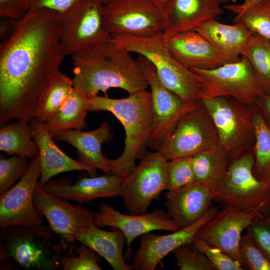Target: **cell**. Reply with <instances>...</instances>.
I'll return each instance as SVG.
<instances>
[{"label":"cell","mask_w":270,"mask_h":270,"mask_svg":"<svg viewBox=\"0 0 270 270\" xmlns=\"http://www.w3.org/2000/svg\"><path fill=\"white\" fill-rule=\"evenodd\" d=\"M196 30L215 48L228 55L239 57L254 34L242 24H228L209 20L200 25Z\"/></svg>","instance_id":"26"},{"label":"cell","mask_w":270,"mask_h":270,"mask_svg":"<svg viewBox=\"0 0 270 270\" xmlns=\"http://www.w3.org/2000/svg\"><path fill=\"white\" fill-rule=\"evenodd\" d=\"M0 260H12L24 269L54 270L60 268L58 252L52 246L53 232L43 225L15 226L2 228Z\"/></svg>","instance_id":"6"},{"label":"cell","mask_w":270,"mask_h":270,"mask_svg":"<svg viewBox=\"0 0 270 270\" xmlns=\"http://www.w3.org/2000/svg\"><path fill=\"white\" fill-rule=\"evenodd\" d=\"M166 42L172 56L188 69L214 68L240 58L222 52L196 30L174 34Z\"/></svg>","instance_id":"19"},{"label":"cell","mask_w":270,"mask_h":270,"mask_svg":"<svg viewBox=\"0 0 270 270\" xmlns=\"http://www.w3.org/2000/svg\"><path fill=\"white\" fill-rule=\"evenodd\" d=\"M104 6L100 0H78L58 14L60 42L66 56L82 53L109 38L103 24Z\"/></svg>","instance_id":"7"},{"label":"cell","mask_w":270,"mask_h":270,"mask_svg":"<svg viewBox=\"0 0 270 270\" xmlns=\"http://www.w3.org/2000/svg\"><path fill=\"white\" fill-rule=\"evenodd\" d=\"M228 162V154L220 144L192 156L196 181L218 192L225 182Z\"/></svg>","instance_id":"28"},{"label":"cell","mask_w":270,"mask_h":270,"mask_svg":"<svg viewBox=\"0 0 270 270\" xmlns=\"http://www.w3.org/2000/svg\"><path fill=\"white\" fill-rule=\"evenodd\" d=\"M262 218L260 212H246L227 206L203 225L196 236L217 248L244 268L239 252L242 234L252 223Z\"/></svg>","instance_id":"15"},{"label":"cell","mask_w":270,"mask_h":270,"mask_svg":"<svg viewBox=\"0 0 270 270\" xmlns=\"http://www.w3.org/2000/svg\"><path fill=\"white\" fill-rule=\"evenodd\" d=\"M220 4H227L230 2H236L237 0H216Z\"/></svg>","instance_id":"45"},{"label":"cell","mask_w":270,"mask_h":270,"mask_svg":"<svg viewBox=\"0 0 270 270\" xmlns=\"http://www.w3.org/2000/svg\"><path fill=\"white\" fill-rule=\"evenodd\" d=\"M104 5L107 4L112 0H100Z\"/></svg>","instance_id":"47"},{"label":"cell","mask_w":270,"mask_h":270,"mask_svg":"<svg viewBox=\"0 0 270 270\" xmlns=\"http://www.w3.org/2000/svg\"><path fill=\"white\" fill-rule=\"evenodd\" d=\"M218 145L216 128L201 102L197 108L181 118L168 140L158 151L170 160L192 156Z\"/></svg>","instance_id":"13"},{"label":"cell","mask_w":270,"mask_h":270,"mask_svg":"<svg viewBox=\"0 0 270 270\" xmlns=\"http://www.w3.org/2000/svg\"><path fill=\"white\" fill-rule=\"evenodd\" d=\"M117 46L145 58L154 66L158 78L167 89L188 102L202 99V78L170 54L162 34L150 36L110 35Z\"/></svg>","instance_id":"4"},{"label":"cell","mask_w":270,"mask_h":270,"mask_svg":"<svg viewBox=\"0 0 270 270\" xmlns=\"http://www.w3.org/2000/svg\"><path fill=\"white\" fill-rule=\"evenodd\" d=\"M89 98L79 88L74 86L62 106L45 122L54 138L70 130H82L86 126Z\"/></svg>","instance_id":"27"},{"label":"cell","mask_w":270,"mask_h":270,"mask_svg":"<svg viewBox=\"0 0 270 270\" xmlns=\"http://www.w3.org/2000/svg\"><path fill=\"white\" fill-rule=\"evenodd\" d=\"M217 194L196 181L168 190L164 204L169 216L178 229L180 230L200 219L209 209Z\"/></svg>","instance_id":"20"},{"label":"cell","mask_w":270,"mask_h":270,"mask_svg":"<svg viewBox=\"0 0 270 270\" xmlns=\"http://www.w3.org/2000/svg\"><path fill=\"white\" fill-rule=\"evenodd\" d=\"M164 8L168 0H157Z\"/></svg>","instance_id":"46"},{"label":"cell","mask_w":270,"mask_h":270,"mask_svg":"<svg viewBox=\"0 0 270 270\" xmlns=\"http://www.w3.org/2000/svg\"><path fill=\"white\" fill-rule=\"evenodd\" d=\"M241 55L248 60L266 94H270V40L254 34Z\"/></svg>","instance_id":"32"},{"label":"cell","mask_w":270,"mask_h":270,"mask_svg":"<svg viewBox=\"0 0 270 270\" xmlns=\"http://www.w3.org/2000/svg\"><path fill=\"white\" fill-rule=\"evenodd\" d=\"M77 256H63L60 259V264L64 270H100L98 263L100 256L86 244L77 248Z\"/></svg>","instance_id":"38"},{"label":"cell","mask_w":270,"mask_h":270,"mask_svg":"<svg viewBox=\"0 0 270 270\" xmlns=\"http://www.w3.org/2000/svg\"><path fill=\"white\" fill-rule=\"evenodd\" d=\"M0 150L8 156L32 158L39 153L30 122L18 120L0 126Z\"/></svg>","instance_id":"29"},{"label":"cell","mask_w":270,"mask_h":270,"mask_svg":"<svg viewBox=\"0 0 270 270\" xmlns=\"http://www.w3.org/2000/svg\"><path fill=\"white\" fill-rule=\"evenodd\" d=\"M166 22L164 7L157 0H112L104 6L103 24L110 36L162 34Z\"/></svg>","instance_id":"9"},{"label":"cell","mask_w":270,"mask_h":270,"mask_svg":"<svg viewBox=\"0 0 270 270\" xmlns=\"http://www.w3.org/2000/svg\"><path fill=\"white\" fill-rule=\"evenodd\" d=\"M73 87L72 80L59 70L44 90L34 118L45 123L62 106Z\"/></svg>","instance_id":"31"},{"label":"cell","mask_w":270,"mask_h":270,"mask_svg":"<svg viewBox=\"0 0 270 270\" xmlns=\"http://www.w3.org/2000/svg\"><path fill=\"white\" fill-rule=\"evenodd\" d=\"M218 212L217 207L210 206L197 222L184 228L165 235L148 232L140 236V246L134 256V270H154L162 260L178 246L192 244L199 229Z\"/></svg>","instance_id":"18"},{"label":"cell","mask_w":270,"mask_h":270,"mask_svg":"<svg viewBox=\"0 0 270 270\" xmlns=\"http://www.w3.org/2000/svg\"><path fill=\"white\" fill-rule=\"evenodd\" d=\"M253 124L255 133L252 149L254 158L253 173L258 180L270 188V126L258 107L253 116Z\"/></svg>","instance_id":"30"},{"label":"cell","mask_w":270,"mask_h":270,"mask_svg":"<svg viewBox=\"0 0 270 270\" xmlns=\"http://www.w3.org/2000/svg\"><path fill=\"white\" fill-rule=\"evenodd\" d=\"M88 111L110 112L122 124L126 134L124 151L118 158L106 160L110 174L124 178L147 152L153 130L150 92L144 90L120 99L96 95L89 98Z\"/></svg>","instance_id":"3"},{"label":"cell","mask_w":270,"mask_h":270,"mask_svg":"<svg viewBox=\"0 0 270 270\" xmlns=\"http://www.w3.org/2000/svg\"><path fill=\"white\" fill-rule=\"evenodd\" d=\"M196 182L192 166V156L168 160L165 169L164 189L170 190Z\"/></svg>","instance_id":"34"},{"label":"cell","mask_w":270,"mask_h":270,"mask_svg":"<svg viewBox=\"0 0 270 270\" xmlns=\"http://www.w3.org/2000/svg\"><path fill=\"white\" fill-rule=\"evenodd\" d=\"M41 174L39 154L32 158L20 181L0 194V228L43 225V215L36 206L34 194Z\"/></svg>","instance_id":"14"},{"label":"cell","mask_w":270,"mask_h":270,"mask_svg":"<svg viewBox=\"0 0 270 270\" xmlns=\"http://www.w3.org/2000/svg\"><path fill=\"white\" fill-rule=\"evenodd\" d=\"M262 0H244L242 4H226L224 8L236 14L248 7Z\"/></svg>","instance_id":"44"},{"label":"cell","mask_w":270,"mask_h":270,"mask_svg":"<svg viewBox=\"0 0 270 270\" xmlns=\"http://www.w3.org/2000/svg\"><path fill=\"white\" fill-rule=\"evenodd\" d=\"M122 180V178L110 174L88 178L84 173L74 184L68 178H62L50 180L43 188L58 197L82 204L98 198L121 196Z\"/></svg>","instance_id":"21"},{"label":"cell","mask_w":270,"mask_h":270,"mask_svg":"<svg viewBox=\"0 0 270 270\" xmlns=\"http://www.w3.org/2000/svg\"><path fill=\"white\" fill-rule=\"evenodd\" d=\"M113 137L110 124L104 121L94 130H70L60 134L54 139L56 141L66 142L74 147L78 161L82 164L110 174V167L106 158L102 154V146L104 143L112 140Z\"/></svg>","instance_id":"24"},{"label":"cell","mask_w":270,"mask_h":270,"mask_svg":"<svg viewBox=\"0 0 270 270\" xmlns=\"http://www.w3.org/2000/svg\"><path fill=\"white\" fill-rule=\"evenodd\" d=\"M74 86L88 98L110 88H120L132 94L149 86L144 70L130 52L117 46L110 39L72 56Z\"/></svg>","instance_id":"2"},{"label":"cell","mask_w":270,"mask_h":270,"mask_svg":"<svg viewBox=\"0 0 270 270\" xmlns=\"http://www.w3.org/2000/svg\"><path fill=\"white\" fill-rule=\"evenodd\" d=\"M137 166L122 178L121 196L131 214L148 212L153 200L164 190L165 169L168 160L158 150L147 152Z\"/></svg>","instance_id":"12"},{"label":"cell","mask_w":270,"mask_h":270,"mask_svg":"<svg viewBox=\"0 0 270 270\" xmlns=\"http://www.w3.org/2000/svg\"><path fill=\"white\" fill-rule=\"evenodd\" d=\"M254 163L252 151L244 153L232 162L224 184L214 200L223 208L232 206L242 211L261 212L270 200V188L254 174Z\"/></svg>","instance_id":"10"},{"label":"cell","mask_w":270,"mask_h":270,"mask_svg":"<svg viewBox=\"0 0 270 270\" xmlns=\"http://www.w3.org/2000/svg\"><path fill=\"white\" fill-rule=\"evenodd\" d=\"M192 244L202 252L216 268V270H243L244 268L220 249L210 246L201 239L194 236Z\"/></svg>","instance_id":"39"},{"label":"cell","mask_w":270,"mask_h":270,"mask_svg":"<svg viewBox=\"0 0 270 270\" xmlns=\"http://www.w3.org/2000/svg\"><path fill=\"white\" fill-rule=\"evenodd\" d=\"M75 238L93 249L104 258L114 270H134L132 265L127 264L123 254L126 238L118 228L107 231L96 226L78 230Z\"/></svg>","instance_id":"25"},{"label":"cell","mask_w":270,"mask_h":270,"mask_svg":"<svg viewBox=\"0 0 270 270\" xmlns=\"http://www.w3.org/2000/svg\"><path fill=\"white\" fill-rule=\"evenodd\" d=\"M190 70L202 78V99L228 96L242 104H256L258 98L266 94L242 55L237 60L216 68Z\"/></svg>","instance_id":"8"},{"label":"cell","mask_w":270,"mask_h":270,"mask_svg":"<svg viewBox=\"0 0 270 270\" xmlns=\"http://www.w3.org/2000/svg\"><path fill=\"white\" fill-rule=\"evenodd\" d=\"M236 14L234 23H240L254 34L270 40V0L254 4Z\"/></svg>","instance_id":"33"},{"label":"cell","mask_w":270,"mask_h":270,"mask_svg":"<svg viewBox=\"0 0 270 270\" xmlns=\"http://www.w3.org/2000/svg\"><path fill=\"white\" fill-rule=\"evenodd\" d=\"M29 122L34 140L39 148L41 169L38 181L40 186L44 187L52 177L64 172L85 170L91 176H96V169L72 159L59 148L48 132L44 122L34 118Z\"/></svg>","instance_id":"22"},{"label":"cell","mask_w":270,"mask_h":270,"mask_svg":"<svg viewBox=\"0 0 270 270\" xmlns=\"http://www.w3.org/2000/svg\"><path fill=\"white\" fill-rule=\"evenodd\" d=\"M94 224L99 228L111 226L123 232L127 246L126 260L131 256V244L138 236L156 230H178L168 212L161 208L140 214H125L106 204H100L94 213Z\"/></svg>","instance_id":"17"},{"label":"cell","mask_w":270,"mask_h":270,"mask_svg":"<svg viewBox=\"0 0 270 270\" xmlns=\"http://www.w3.org/2000/svg\"><path fill=\"white\" fill-rule=\"evenodd\" d=\"M58 12L30 9L0 44V126L34 118L40 96L66 56Z\"/></svg>","instance_id":"1"},{"label":"cell","mask_w":270,"mask_h":270,"mask_svg":"<svg viewBox=\"0 0 270 270\" xmlns=\"http://www.w3.org/2000/svg\"><path fill=\"white\" fill-rule=\"evenodd\" d=\"M138 60L151 89L153 130L148 147L157 151L168 140L181 118L197 108L201 102L184 101L160 82L155 68L150 61L140 55H138Z\"/></svg>","instance_id":"11"},{"label":"cell","mask_w":270,"mask_h":270,"mask_svg":"<svg viewBox=\"0 0 270 270\" xmlns=\"http://www.w3.org/2000/svg\"><path fill=\"white\" fill-rule=\"evenodd\" d=\"M216 128L220 144L230 163L244 153L252 151L255 142L253 116L256 104H246L228 96L200 100Z\"/></svg>","instance_id":"5"},{"label":"cell","mask_w":270,"mask_h":270,"mask_svg":"<svg viewBox=\"0 0 270 270\" xmlns=\"http://www.w3.org/2000/svg\"><path fill=\"white\" fill-rule=\"evenodd\" d=\"M172 252L180 270H216L206 255L192 244L182 245Z\"/></svg>","instance_id":"35"},{"label":"cell","mask_w":270,"mask_h":270,"mask_svg":"<svg viewBox=\"0 0 270 270\" xmlns=\"http://www.w3.org/2000/svg\"><path fill=\"white\" fill-rule=\"evenodd\" d=\"M262 218L254 222L246 228L257 246L270 261V226L261 222Z\"/></svg>","instance_id":"40"},{"label":"cell","mask_w":270,"mask_h":270,"mask_svg":"<svg viewBox=\"0 0 270 270\" xmlns=\"http://www.w3.org/2000/svg\"><path fill=\"white\" fill-rule=\"evenodd\" d=\"M34 201L52 231L68 242L74 243L78 230L95 225L94 213L81 204L72 205L68 200L49 193L38 182L35 188Z\"/></svg>","instance_id":"16"},{"label":"cell","mask_w":270,"mask_h":270,"mask_svg":"<svg viewBox=\"0 0 270 270\" xmlns=\"http://www.w3.org/2000/svg\"><path fill=\"white\" fill-rule=\"evenodd\" d=\"M78 0H29L28 10L47 8L62 13Z\"/></svg>","instance_id":"42"},{"label":"cell","mask_w":270,"mask_h":270,"mask_svg":"<svg viewBox=\"0 0 270 270\" xmlns=\"http://www.w3.org/2000/svg\"><path fill=\"white\" fill-rule=\"evenodd\" d=\"M29 0H0V16L14 20L22 18L28 10Z\"/></svg>","instance_id":"41"},{"label":"cell","mask_w":270,"mask_h":270,"mask_svg":"<svg viewBox=\"0 0 270 270\" xmlns=\"http://www.w3.org/2000/svg\"><path fill=\"white\" fill-rule=\"evenodd\" d=\"M164 9L166 22L162 36L165 40L178 33L196 30L203 22L224 13L216 0H168Z\"/></svg>","instance_id":"23"},{"label":"cell","mask_w":270,"mask_h":270,"mask_svg":"<svg viewBox=\"0 0 270 270\" xmlns=\"http://www.w3.org/2000/svg\"><path fill=\"white\" fill-rule=\"evenodd\" d=\"M27 158L13 155L10 158L0 156V194L10 188L27 171Z\"/></svg>","instance_id":"36"},{"label":"cell","mask_w":270,"mask_h":270,"mask_svg":"<svg viewBox=\"0 0 270 270\" xmlns=\"http://www.w3.org/2000/svg\"><path fill=\"white\" fill-rule=\"evenodd\" d=\"M239 252L244 268L250 270H270V261L248 233L241 237Z\"/></svg>","instance_id":"37"},{"label":"cell","mask_w":270,"mask_h":270,"mask_svg":"<svg viewBox=\"0 0 270 270\" xmlns=\"http://www.w3.org/2000/svg\"><path fill=\"white\" fill-rule=\"evenodd\" d=\"M256 104L270 126V94H265L258 97Z\"/></svg>","instance_id":"43"}]
</instances>
